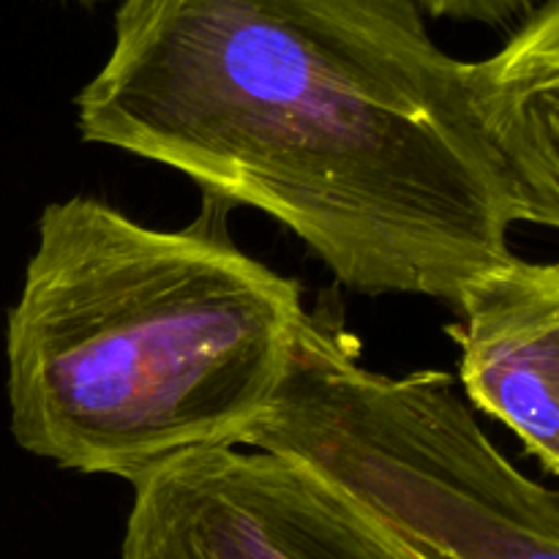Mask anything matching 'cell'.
I'll return each instance as SVG.
<instances>
[{
    "label": "cell",
    "instance_id": "cell-2",
    "mask_svg": "<svg viewBox=\"0 0 559 559\" xmlns=\"http://www.w3.org/2000/svg\"><path fill=\"white\" fill-rule=\"evenodd\" d=\"M224 202L153 229L76 194L36 224L5 314L14 442L134 484L194 451L240 448L287 374L304 289L246 254Z\"/></svg>",
    "mask_w": 559,
    "mask_h": 559
},
{
    "label": "cell",
    "instance_id": "cell-4",
    "mask_svg": "<svg viewBox=\"0 0 559 559\" xmlns=\"http://www.w3.org/2000/svg\"><path fill=\"white\" fill-rule=\"evenodd\" d=\"M123 559H404L306 469L194 451L131 484Z\"/></svg>",
    "mask_w": 559,
    "mask_h": 559
},
{
    "label": "cell",
    "instance_id": "cell-1",
    "mask_svg": "<svg viewBox=\"0 0 559 559\" xmlns=\"http://www.w3.org/2000/svg\"><path fill=\"white\" fill-rule=\"evenodd\" d=\"M76 129L287 227L338 284L451 309L511 257L475 60L409 0H123Z\"/></svg>",
    "mask_w": 559,
    "mask_h": 559
},
{
    "label": "cell",
    "instance_id": "cell-3",
    "mask_svg": "<svg viewBox=\"0 0 559 559\" xmlns=\"http://www.w3.org/2000/svg\"><path fill=\"white\" fill-rule=\"evenodd\" d=\"M342 497L404 559H559V495L519 473L442 371L360 364L333 306L309 311L243 437Z\"/></svg>",
    "mask_w": 559,
    "mask_h": 559
},
{
    "label": "cell",
    "instance_id": "cell-5",
    "mask_svg": "<svg viewBox=\"0 0 559 559\" xmlns=\"http://www.w3.org/2000/svg\"><path fill=\"white\" fill-rule=\"evenodd\" d=\"M448 336L459 344V382L478 413L500 420L559 475V265L508 257L475 276Z\"/></svg>",
    "mask_w": 559,
    "mask_h": 559
},
{
    "label": "cell",
    "instance_id": "cell-8",
    "mask_svg": "<svg viewBox=\"0 0 559 559\" xmlns=\"http://www.w3.org/2000/svg\"><path fill=\"white\" fill-rule=\"evenodd\" d=\"M66 3H76V5H85V9H93V5H104V3H123V0H66Z\"/></svg>",
    "mask_w": 559,
    "mask_h": 559
},
{
    "label": "cell",
    "instance_id": "cell-7",
    "mask_svg": "<svg viewBox=\"0 0 559 559\" xmlns=\"http://www.w3.org/2000/svg\"><path fill=\"white\" fill-rule=\"evenodd\" d=\"M420 14L431 20L473 22L486 27L519 25L546 0H409Z\"/></svg>",
    "mask_w": 559,
    "mask_h": 559
},
{
    "label": "cell",
    "instance_id": "cell-6",
    "mask_svg": "<svg viewBox=\"0 0 559 559\" xmlns=\"http://www.w3.org/2000/svg\"><path fill=\"white\" fill-rule=\"evenodd\" d=\"M478 69L486 129L511 180L516 224H559V0L519 22Z\"/></svg>",
    "mask_w": 559,
    "mask_h": 559
}]
</instances>
